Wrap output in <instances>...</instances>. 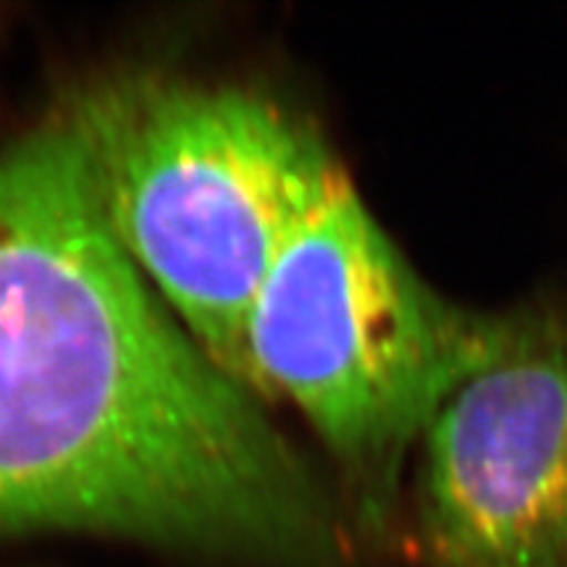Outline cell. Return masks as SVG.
I'll list each match as a JSON object with an SVG mask.
<instances>
[{
    "label": "cell",
    "mask_w": 567,
    "mask_h": 567,
    "mask_svg": "<svg viewBox=\"0 0 567 567\" xmlns=\"http://www.w3.org/2000/svg\"><path fill=\"white\" fill-rule=\"evenodd\" d=\"M347 567L329 492L105 224L66 116L0 153V538Z\"/></svg>",
    "instance_id": "6da1fadb"
},
{
    "label": "cell",
    "mask_w": 567,
    "mask_h": 567,
    "mask_svg": "<svg viewBox=\"0 0 567 567\" xmlns=\"http://www.w3.org/2000/svg\"><path fill=\"white\" fill-rule=\"evenodd\" d=\"M509 323L439 295L337 163L255 295L245 381L300 410L350 478L360 520L379 528L410 452Z\"/></svg>",
    "instance_id": "7a4b0ae2"
},
{
    "label": "cell",
    "mask_w": 567,
    "mask_h": 567,
    "mask_svg": "<svg viewBox=\"0 0 567 567\" xmlns=\"http://www.w3.org/2000/svg\"><path fill=\"white\" fill-rule=\"evenodd\" d=\"M69 118L126 260L247 386V313L337 158L313 126L239 87L140 76L92 92Z\"/></svg>",
    "instance_id": "3957f363"
},
{
    "label": "cell",
    "mask_w": 567,
    "mask_h": 567,
    "mask_svg": "<svg viewBox=\"0 0 567 567\" xmlns=\"http://www.w3.org/2000/svg\"><path fill=\"white\" fill-rule=\"evenodd\" d=\"M417 452L415 534L436 567H567V326L513 316Z\"/></svg>",
    "instance_id": "277c9868"
}]
</instances>
